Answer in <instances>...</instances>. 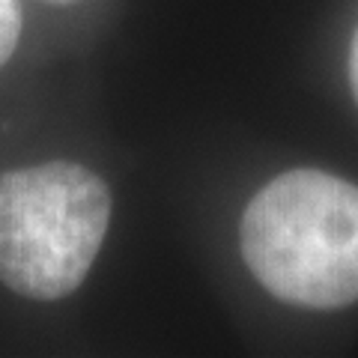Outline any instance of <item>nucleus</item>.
<instances>
[{
	"label": "nucleus",
	"instance_id": "f257e3e1",
	"mask_svg": "<svg viewBox=\"0 0 358 358\" xmlns=\"http://www.w3.org/2000/svg\"><path fill=\"white\" fill-rule=\"evenodd\" d=\"M239 251L266 293L284 305L338 310L358 301V185L296 167L251 197Z\"/></svg>",
	"mask_w": 358,
	"mask_h": 358
},
{
	"label": "nucleus",
	"instance_id": "f03ea898",
	"mask_svg": "<svg viewBox=\"0 0 358 358\" xmlns=\"http://www.w3.org/2000/svg\"><path fill=\"white\" fill-rule=\"evenodd\" d=\"M110 192L75 162L0 173V281L13 293L57 301L93 268L110 227Z\"/></svg>",
	"mask_w": 358,
	"mask_h": 358
},
{
	"label": "nucleus",
	"instance_id": "20e7f679",
	"mask_svg": "<svg viewBox=\"0 0 358 358\" xmlns=\"http://www.w3.org/2000/svg\"><path fill=\"white\" fill-rule=\"evenodd\" d=\"M346 75H350V90H352V99L358 105V27L352 33V42H350V60H346Z\"/></svg>",
	"mask_w": 358,
	"mask_h": 358
},
{
	"label": "nucleus",
	"instance_id": "7ed1b4c3",
	"mask_svg": "<svg viewBox=\"0 0 358 358\" xmlns=\"http://www.w3.org/2000/svg\"><path fill=\"white\" fill-rule=\"evenodd\" d=\"M24 15H21V0H0V69L15 54Z\"/></svg>",
	"mask_w": 358,
	"mask_h": 358
},
{
	"label": "nucleus",
	"instance_id": "39448f33",
	"mask_svg": "<svg viewBox=\"0 0 358 358\" xmlns=\"http://www.w3.org/2000/svg\"><path fill=\"white\" fill-rule=\"evenodd\" d=\"M54 3H75V0H54Z\"/></svg>",
	"mask_w": 358,
	"mask_h": 358
}]
</instances>
